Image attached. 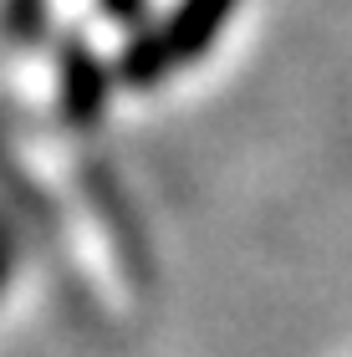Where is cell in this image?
I'll list each match as a JSON object with an SVG mask.
<instances>
[{
	"label": "cell",
	"mask_w": 352,
	"mask_h": 357,
	"mask_svg": "<svg viewBox=\"0 0 352 357\" xmlns=\"http://www.w3.org/2000/svg\"><path fill=\"white\" fill-rule=\"evenodd\" d=\"M10 266H15V230L0 220V291H6V281H10Z\"/></svg>",
	"instance_id": "4"
},
{
	"label": "cell",
	"mask_w": 352,
	"mask_h": 357,
	"mask_svg": "<svg viewBox=\"0 0 352 357\" xmlns=\"http://www.w3.org/2000/svg\"><path fill=\"white\" fill-rule=\"evenodd\" d=\"M98 6L113 15V21H138L143 15V0H98Z\"/></svg>",
	"instance_id": "5"
},
{
	"label": "cell",
	"mask_w": 352,
	"mask_h": 357,
	"mask_svg": "<svg viewBox=\"0 0 352 357\" xmlns=\"http://www.w3.org/2000/svg\"><path fill=\"white\" fill-rule=\"evenodd\" d=\"M240 0H179L174 15L153 31H138L118 56V82L128 87H158L164 77L194 61L220 41V31L230 26Z\"/></svg>",
	"instance_id": "1"
},
{
	"label": "cell",
	"mask_w": 352,
	"mask_h": 357,
	"mask_svg": "<svg viewBox=\"0 0 352 357\" xmlns=\"http://www.w3.org/2000/svg\"><path fill=\"white\" fill-rule=\"evenodd\" d=\"M6 21H10V31L15 36H41V21H46V0H10L6 6Z\"/></svg>",
	"instance_id": "3"
},
{
	"label": "cell",
	"mask_w": 352,
	"mask_h": 357,
	"mask_svg": "<svg viewBox=\"0 0 352 357\" xmlns=\"http://www.w3.org/2000/svg\"><path fill=\"white\" fill-rule=\"evenodd\" d=\"M107 92H113V72L98 61L82 41H72L61 52V112L77 128H92L107 112Z\"/></svg>",
	"instance_id": "2"
}]
</instances>
